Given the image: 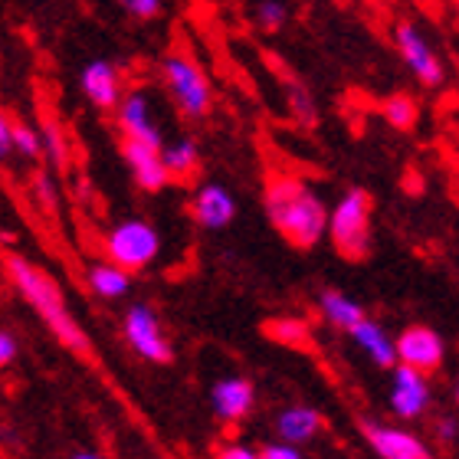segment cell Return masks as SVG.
Here are the masks:
<instances>
[{
	"label": "cell",
	"mask_w": 459,
	"mask_h": 459,
	"mask_svg": "<svg viewBox=\"0 0 459 459\" xmlns=\"http://www.w3.org/2000/svg\"><path fill=\"white\" fill-rule=\"evenodd\" d=\"M4 273H7V282L13 286V292L49 328V335L56 338L63 348H69L76 358H82V361L89 364L96 361V344L86 335V328L76 322V316H73V308L66 302V292L56 282V276H49L39 263L20 256V253H7L4 256Z\"/></svg>",
	"instance_id": "1"
},
{
	"label": "cell",
	"mask_w": 459,
	"mask_h": 459,
	"mask_svg": "<svg viewBox=\"0 0 459 459\" xmlns=\"http://www.w3.org/2000/svg\"><path fill=\"white\" fill-rule=\"evenodd\" d=\"M263 207L279 237L296 249H312L328 237V213L322 194L299 174H269L263 187Z\"/></svg>",
	"instance_id": "2"
},
{
	"label": "cell",
	"mask_w": 459,
	"mask_h": 459,
	"mask_svg": "<svg viewBox=\"0 0 459 459\" xmlns=\"http://www.w3.org/2000/svg\"><path fill=\"white\" fill-rule=\"evenodd\" d=\"M158 86L164 89V96L171 99V106L178 108L181 118H207L213 108V86L211 76L204 73L194 53L184 49H171L158 59Z\"/></svg>",
	"instance_id": "3"
},
{
	"label": "cell",
	"mask_w": 459,
	"mask_h": 459,
	"mask_svg": "<svg viewBox=\"0 0 459 459\" xmlns=\"http://www.w3.org/2000/svg\"><path fill=\"white\" fill-rule=\"evenodd\" d=\"M371 213L374 201L364 187L344 191L328 213V239L351 263H361L371 253Z\"/></svg>",
	"instance_id": "4"
},
{
	"label": "cell",
	"mask_w": 459,
	"mask_h": 459,
	"mask_svg": "<svg viewBox=\"0 0 459 459\" xmlns=\"http://www.w3.org/2000/svg\"><path fill=\"white\" fill-rule=\"evenodd\" d=\"M102 253L128 273H142L161 253V233L144 217H125V221L112 223L102 237Z\"/></svg>",
	"instance_id": "5"
},
{
	"label": "cell",
	"mask_w": 459,
	"mask_h": 459,
	"mask_svg": "<svg viewBox=\"0 0 459 459\" xmlns=\"http://www.w3.org/2000/svg\"><path fill=\"white\" fill-rule=\"evenodd\" d=\"M394 49H397L401 63L407 66V73H411L420 86L440 89L443 82H446V69H443L440 53H437L430 37H427L413 20H397V23H394Z\"/></svg>",
	"instance_id": "6"
},
{
	"label": "cell",
	"mask_w": 459,
	"mask_h": 459,
	"mask_svg": "<svg viewBox=\"0 0 459 459\" xmlns=\"http://www.w3.org/2000/svg\"><path fill=\"white\" fill-rule=\"evenodd\" d=\"M122 335L128 342L138 358L152 364H171L174 361V348L164 335V325L161 318L154 316L152 306H144V302H134L122 318Z\"/></svg>",
	"instance_id": "7"
},
{
	"label": "cell",
	"mask_w": 459,
	"mask_h": 459,
	"mask_svg": "<svg viewBox=\"0 0 459 459\" xmlns=\"http://www.w3.org/2000/svg\"><path fill=\"white\" fill-rule=\"evenodd\" d=\"M115 125L122 138H134V142H148L164 148V132L158 118H154V102L148 96V89H128L115 108Z\"/></svg>",
	"instance_id": "8"
},
{
	"label": "cell",
	"mask_w": 459,
	"mask_h": 459,
	"mask_svg": "<svg viewBox=\"0 0 459 459\" xmlns=\"http://www.w3.org/2000/svg\"><path fill=\"white\" fill-rule=\"evenodd\" d=\"M430 401H433L430 374L420 371V368H411V364H397L391 371V397H387L391 411L401 420H417L430 407Z\"/></svg>",
	"instance_id": "9"
},
{
	"label": "cell",
	"mask_w": 459,
	"mask_h": 459,
	"mask_svg": "<svg viewBox=\"0 0 459 459\" xmlns=\"http://www.w3.org/2000/svg\"><path fill=\"white\" fill-rule=\"evenodd\" d=\"M79 92L99 112H115L128 89H125L122 69L112 59H89L79 73Z\"/></svg>",
	"instance_id": "10"
},
{
	"label": "cell",
	"mask_w": 459,
	"mask_h": 459,
	"mask_svg": "<svg viewBox=\"0 0 459 459\" xmlns=\"http://www.w3.org/2000/svg\"><path fill=\"white\" fill-rule=\"evenodd\" d=\"M122 161H125V168H128V174H132V181L138 184L144 194H158L174 181L158 144L122 138Z\"/></svg>",
	"instance_id": "11"
},
{
	"label": "cell",
	"mask_w": 459,
	"mask_h": 459,
	"mask_svg": "<svg viewBox=\"0 0 459 459\" xmlns=\"http://www.w3.org/2000/svg\"><path fill=\"white\" fill-rule=\"evenodd\" d=\"M361 433L368 446L377 453V459H437L427 443L417 433L403 427H387V423H361Z\"/></svg>",
	"instance_id": "12"
},
{
	"label": "cell",
	"mask_w": 459,
	"mask_h": 459,
	"mask_svg": "<svg viewBox=\"0 0 459 459\" xmlns=\"http://www.w3.org/2000/svg\"><path fill=\"white\" fill-rule=\"evenodd\" d=\"M397 358H401V364L433 374L446 361V342L430 325H411L397 335Z\"/></svg>",
	"instance_id": "13"
},
{
	"label": "cell",
	"mask_w": 459,
	"mask_h": 459,
	"mask_svg": "<svg viewBox=\"0 0 459 459\" xmlns=\"http://www.w3.org/2000/svg\"><path fill=\"white\" fill-rule=\"evenodd\" d=\"M256 403V391H253V381L249 377H239V374H230L211 387V407L217 413V420L223 423H239L247 420L249 411Z\"/></svg>",
	"instance_id": "14"
},
{
	"label": "cell",
	"mask_w": 459,
	"mask_h": 459,
	"mask_svg": "<svg viewBox=\"0 0 459 459\" xmlns=\"http://www.w3.org/2000/svg\"><path fill=\"white\" fill-rule=\"evenodd\" d=\"M191 217L204 230H223L237 217V201L223 184H201L191 197Z\"/></svg>",
	"instance_id": "15"
},
{
	"label": "cell",
	"mask_w": 459,
	"mask_h": 459,
	"mask_svg": "<svg viewBox=\"0 0 459 459\" xmlns=\"http://www.w3.org/2000/svg\"><path fill=\"white\" fill-rule=\"evenodd\" d=\"M351 342L368 354V361L377 364V368H397L401 358H397V338L387 335V328L381 322H374V318H361L358 325L348 332Z\"/></svg>",
	"instance_id": "16"
},
{
	"label": "cell",
	"mask_w": 459,
	"mask_h": 459,
	"mask_svg": "<svg viewBox=\"0 0 459 459\" xmlns=\"http://www.w3.org/2000/svg\"><path fill=\"white\" fill-rule=\"evenodd\" d=\"M86 282H89V292L102 302H118L132 292V273L122 269L118 263L112 259H102V263H92L86 269Z\"/></svg>",
	"instance_id": "17"
},
{
	"label": "cell",
	"mask_w": 459,
	"mask_h": 459,
	"mask_svg": "<svg viewBox=\"0 0 459 459\" xmlns=\"http://www.w3.org/2000/svg\"><path fill=\"white\" fill-rule=\"evenodd\" d=\"M322 430V413L316 407H306V403H292L286 411H279L276 417V437L286 443H308L316 433Z\"/></svg>",
	"instance_id": "18"
},
{
	"label": "cell",
	"mask_w": 459,
	"mask_h": 459,
	"mask_svg": "<svg viewBox=\"0 0 459 459\" xmlns=\"http://www.w3.org/2000/svg\"><path fill=\"white\" fill-rule=\"evenodd\" d=\"M318 312H322V318H325L328 325L344 332V335H348L361 318H368L364 308L358 306L351 296H344L342 289H322V292H318Z\"/></svg>",
	"instance_id": "19"
},
{
	"label": "cell",
	"mask_w": 459,
	"mask_h": 459,
	"mask_svg": "<svg viewBox=\"0 0 459 459\" xmlns=\"http://www.w3.org/2000/svg\"><path fill=\"white\" fill-rule=\"evenodd\" d=\"M161 154L174 181H191L194 174L201 171V144L187 138V134H178L171 142H164Z\"/></svg>",
	"instance_id": "20"
},
{
	"label": "cell",
	"mask_w": 459,
	"mask_h": 459,
	"mask_svg": "<svg viewBox=\"0 0 459 459\" xmlns=\"http://www.w3.org/2000/svg\"><path fill=\"white\" fill-rule=\"evenodd\" d=\"M381 115H384V122L391 125V128H397V132H411L413 125H417V118H420V108H417L413 96H407V92H397V96L384 99Z\"/></svg>",
	"instance_id": "21"
},
{
	"label": "cell",
	"mask_w": 459,
	"mask_h": 459,
	"mask_svg": "<svg viewBox=\"0 0 459 459\" xmlns=\"http://www.w3.org/2000/svg\"><path fill=\"white\" fill-rule=\"evenodd\" d=\"M13 154L23 158V161H47V152H43V132L39 125L33 128L30 122H20L13 118Z\"/></svg>",
	"instance_id": "22"
},
{
	"label": "cell",
	"mask_w": 459,
	"mask_h": 459,
	"mask_svg": "<svg viewBox=\"0 0 459 459\" xmlns=\"http://www.w3.org/2000/svg\"><path fill=\"white\" fill-rule=\"evenodd\" d=\"M39 132H43V152H47V161L53 168H66L69 164V142H66V132H63V125L56 118H47V122L39 125Z\"/></svg>",
	"instance_id": "23"
},
{
	"label": "cell",
	"mask_w": 459,
	"mask_h": 459,
	"mask_svg": "<svg viewBox=\"0 0 459 459\" xmlns=\"http://www.w3.org/2000/svg\"><path fill=\"white\" fill-rule=\"evenodd\" d=\"M253 23H256L263 33H282L289 23L286 0H256V7H253Z\"/></svg>",
	"instance_id": "24"
},
{
	"label": "cell",
	"mask_w": 459,
	"mask_h": 459,
	"mask_svg": "<svg viewBox=\"0 0 459 459\" xmlns=\"http://www.w3.org/2000/svg\"><path fill=\"white\" fill-rule=\"evenodd\" d=\"M266 332H269V338H276V342H282V344H292V348L308 342V325L302 318H276V322L266 325Z\"/></svg>",
	"instance_id": "25"
},
{
	"label": "cell",
	"mask_w": 459,
	"mask_h": 459,
	"mask_svg": "<svg viewBox=\"0 0 459 459\" xmlns=\"http://www.w3.org/2000/svg\"><path fill=\"white\" fill-rule=\"evenodd\" d=\"M286 96H289V112L296 115L299 122H316V102L306 92V86L299 82H286Z\"/></svg>",
	"instance_id": "26"
},
{
	"label": "cell",
	"mask_w": 459,
	"mask_h": 459,
	"mask_svg": "<svg viewBox=\"0 0 459 459\" xmlns=\"http://www.w3.org/2000/svg\"><path fill=\"white\" fill-rule=\"evenodd\" d=\"M118 4V10H122L125 17H132V20H154V17H161V10H164V0H115Z\"/></svg>",
	"instance_id": "27"
},
{
	"label": "cell",
	"mask_w": 459,
	"mask_h": 459,
	"mask_svg": "<svg viewBox=\"0 0 459 459\" xmlns=\"http://www.w3.org/2000/svg\"><path fill=\"white\" fill-rule=\"evenodd\" d=\"M33 197H37V204L43 211H56V187L49 181V174L39 171L37 178H33Z\"/></svg>",
	"instance_id": "28"
},
{
	"label": "cell",
	"mask_w": 459,
	"mask_h": 459,
	"mask_svg": "<svg viewBox=\"0 0 459 459\" xmlns=\"http://www.w3.org/2000/svg\"><path fill=\"white\" fill-rule=\"evenodd\" d=\"M259 459H302V453H299L296 443L279 440V443H269V446H263V450H259Z\"/></svg>",
	"instance_id": "29"
},
{
	"label": "cell",
	"mask_w": 459,
	"mask_h": 459,
	"mask_svg": "<svg viewBox=\"0 0 459 459\" xmlns=\"http://www.w3.org/2000/svg\"><path fill=\"white\" fill-rule=\"evenodd\" d=\"M433 437H437L440 443H446V446H450V443H456L459 420H456V417H437V420H433Z\"/></svg>",
	"instance_id": "30"
},
{
	"label": "cell",
	"mask_w": 459,
	"mask_h": 459,
	"mask_svg": "<svg viewBox=\"0 0 459 459\" xmlns=\"http://www.w3.org/2000/svg\"><path fill=\"white\" fill-rule=\"evenodd\" d=\"M13 154V118L7 112L0 115V158Z\"/></svg>",
	"instance_id": "31"
},
{
	"label": "cell",
	"mask_w": 459,
	"mask_h": 459,
	"mask_svg": "<svg viewBox=\"0 0 459 459\" xmlns=\"http://www.w3.org/2000/svg\"><path fill=\"white\" fill-rule=\"evenodd\" d=\"M17 361V338H13V332L10 328H4L0 332V364L7 368V364Z\"/></svg>",
	"instance_id": "32"
},
{
	"label": "cell",
	"mask_w": 459,
	"mask_h": 459,
	"mask_svg": "<svg viewBox=\"0 0 459 459\" xmlns=\"http://www.w3.org/2000/svg\"><path fill=\"white\" fill-rule=\"evenodd\" d=\"M217 459H259V450H249V446H223Z\"/></svg>",
	"instance_id": "33"
},
{
	"label": "cell",
	"mask_w": 459,
	"mask_h": 459,
	"mask_svg": "<svg viewBox=\"0 0 459 459\" xmlns=\"http://www.w3.org/2000/svg\"><path fill=\"white\" fill-rule=\"evenodd\" d=\"M73 459H106V456H99V453H79V456H73Z\"/></svg>",
	"instance_id": "34"
},
{
	"label": "cell",
	"mask_w": 459,
	"mask_h": 459,
	"mask_svg": "<svg viewBox=\"0 0 459 459\" xmlns=\"http://www.w3.org/2000/svg\"><path fill=\"white\" fill-rule=\"evenodd\" d=\"M453 401H456V407H459V377H456V387H453Z\"/></svg>",
	"instance_id": "35"
}]
</instances>
